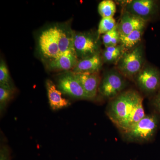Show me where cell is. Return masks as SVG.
<instances>
[{
    "label": "cell",
    "mask_w": 160,
    "mask_h": 160,
    "mask_svg": "<svg viewBox=\"0 0 160 160\" xmlns=\"http://www.w3.org/2000/svg\"><path fill=\"white\" fill-rule=\"evenodd\" d=\"M142 98L137 92L128 90L120 93L109 104L107 114L118 129L133 112Z\"/></svg>",
    "instance_id": "cell-1"
},
{
    "label": "cell",
    "mask_w": 160,
    "mask_h": 160,
    "mask_svg": "<svg viewBox=\"0 0 160 160\" xmlns=\"http://www.w3.org/2000/svg\"><path fill=\"white\" fill-rule=\"evenodd\" d=\"M159 123L156 115H146L131 129L123 132L124 138L130 142H148L154 137Z\"/></svg>",
    "instance_id": "cell-2"
},
{
    "label": "cell",
    "mask_w": 160,
    "mask_h": 160,
    "mask_svg": "<svg viewBox=\"0 0 160 160\" xmlns=\"http://www.w3.org/2000/svg\"><path fill=\"white\" fill-rule=\"evenodd\" d=\"M143 61L142 49L141 46H138L132 51L122 55L119 61L118 68L126 76H132L138 74L141 71Z\"/></svg>",
    "instance_id": "cell-3"
},
{
    "label": "cell",
    "mask_w": 160,
    "mask_h": 160,
    "mask_svg": "<svg viewBox=\"0 0 160 160\" xmlns=\"http://www.w3.org/2000/svg\"><path fill=\"white\" fill-rule=\"evenodd\" d=\"M58 35L57 26L50 27L42 32L39 39V46L44 57L52 60L60 55Z\"/></svg>",
    "instance_id": "cell-4"
},
{
    "label": "cell",
    "mask_w": 160,
    "mask_h": 160,
    "mask_svg": "<svg viewBox=\"0 0 160 160\" xmlns=\"http://www.w3.org/2000/svg\"><path fill=\"white\" fill-rule=\"evenodd\" d=\"M74 46L78 58L80 60L99 53L98 40L90 33L75 32Z\"/></svg>",
    "instance_id": "cell-5"
},
{
    "label": "cell",
    "mask_w": 160,
    "mask_h": 160,
    "mask_svg": "<svg viewBox=\"0 0 160 160\" xmlns=\"http://www.w3.org/2000/svg\"><path fill=\"white\" fill-rule=\"evenodd\" d=\"M126 85L125 79L118 72H109L100 82L98 91L104 98L113 99L121 93Z\"/></svg>",
    "instance_id": "cell-6"
},
{
    "label": "cell",
    "mask_w": 160,
    "mask_h": 160,
    "mask_svg": "<svg viewBox=\"0 0 160 160\" xmlns=\"http://www.w3.org/2000/svg\"><path fill=\"white\" fill-rule=\"evenodd\" d=\"M58 87L64 94L77 99H88V97L79 81L72 72L59 77Z\"/></svg>",
    "instance_id": "cell-7"
},
{
    "label": "cell",
    "mask_w": 160,
    "mask_h": 160,
    "mask_svg": "<svg viewBox=\"0 0 160 160\" xmlns=\"http://www.w3.org/2000/svg\"><path fill=\"white\" fill-rule=\"evenodd\" d=\"M136 81L141 90L154 93L160 89V72L156 68L148 66L138 73Z\"/></svg>",
    "instance_id": "cell-8"
},
{
    "label": "cell",
    "mask_w": 160,
    "mask_h": 160,
    "mask_svg": "<svg viewBox=\"0 0 160 160\" xmlns=\"http://www.w3.org/2000/svg\"><path fill=\"white\" fill-rule=\"evenodd\" d=\"M158 2L153 0H133L125 6V11L146 22L154 16L158 10Z\"/></svg>",
    "instance_id": "cell-9"
},
{
    "label": "cell",
    "mask_w": 160,
    "mask_h": 160,
    "mask_svg": "<svg viewBox=\"0 0 160 160\" xmlns=\"http://www.w3.org/2000/svg\"><path fill=\"white\" fill-rule=\"evenodd\" d=\"M73 73L82 86L88 99L94 98L97 94L101 82L98 72Z\"/></svg>",
    "instance_id": "cell-10"
},
{
    "label": "cell",
    "mask_w": 160,
    "mask_h": 160,
    "mask_svg": "<svg viewBox=\"0 0 160 160\" xmlns=\"http://www.w3.org/2000/svg\"><path fill=\"white\" fill-rule=\"evenodd\" d=\"M146 21L125 11L123 12L118 30L120 35L126 36L137 29L145 28Z\"/></svg>",
    "instance_id": "cell-11"
},
{
    "label": "cell",
    "mask_w": 160,
    "mask_h": 160,
    "mask_svg": "<svg viewBox=\"0 0 160 160\" xmlns=\"http://www.w3.org/2000/svg\"><path fill=\"white\" fill-rule=\"evenodd\" d=\"M46 86L49 106L54 111L66 108L70 105L68 100L62 97V92L57 89L55 84L51 80L46 81Z\"/></svg>",
    "instance_id": "cell-12"
},
{
    "label": "cell",
    "mask_w": 160,
    "mask_h": 160,
    "mask_svg": "<svg viewBox=\"0 0 160 160\" xmlns=\"http://www.w3.org/2000/svg\"><path fill=\"white\" fill-rule=\"evenodd\" d=\"M75 51H69L60 55L49 64V67L55 70H67L73 69L79 61Z\"/></svg>",
    "instance_id": "cell-13"
},
{
    "label": "cell",
    "mask_w": 160,
    "mask_h": 160,
    "mask_svg": "<svg viewBox=\"0 0 160 160\" xmlns=\"http://www.w3.org/2000/svg\"><path fill=\"white\" fill-rule=\"evenodd\" d=\"M102 65V57L98 53L89 58L79 60L76 66L72 72L74 73L98 72Z\"/></svg>",
    "instance_id": "cell-14"
},
{
    "label": "cell",
    "mask_w": 160,
    "mask_h": 160,
    "mask_svg": "<svg viewBox=\"0 0 160 160\" xmlns=\"http://www.w3.org/2000/svg\"><path fill=\"white\" fill-rule=\"evenodd\" d=\"M59 47L60 54L69 51H75L74 37L75 32L69 27H58Z\"/></svg>",
    "instance_id": "cell-15"
},
{
    "label": "cell",
    "mask_w": 160,
    "mask_h": 160,
    "mask_svg": "<svg viewBox=\"0 0 160 160\" xmlns=\"http://www.w3.org/2000/svg\"><path fill=\"white\" fill-rule=\"evenodd\" d=\"M146 116L143 106V101H141L127 120L120 127L119 130L123 132L131 129Z\"/></svg>",
    "instance_id": "cell-16"
},
{
    "label": "cell",
    "mask_w": 160,
    "mask_h": 160,
    "mask_svg": "<svg viewBox=\"0 0 160 160\" xmlns=\"http://www.w3.org/2000/svg\"><path fill=\"white\" fill-rule=\"evenodd\" d=\"M144 29H137L126 36L120 35V42L122 46L127 49L134 47L141 41Z\"/></svg>",
    "instance_id": "cell-17"
},
{
    "label": "cell",
    "mask_w": 160,
    "mask_h": 160,
    "mask_svg": "<svg viewBox=\"0 0 160 160\" xmlns=\"http://www.w3.org/2000/svg\"><path fill=\"white\" fill-rule=\"evenodd\" d=\"M16 91L15 88L0 85V112L4 113L8 103L12 99Z\"/></svg>",
    "instance_id": "cell-18"
},
{
    "label": "cell",
    "mask_w": 160,
    "mask_h": 160,
    "mask_svg": "<svg viewBox=\"0 0 160 160\" xmlns=\"http://www.w3.org/2000/svg\"><path fill=\"white\" fill-rule=\"evenodd\" d=\"M124 47L122 46H109L106 47L103 52V58L106 62L112 63L115 62L120 56L123 54V49Z\"/></svg>",
    "instance_id": "cell-19"
},
{
    "label": "cell",
    "mask_w": 160,
    "mask_h": 160,
    "mask_svg": "<svg viewBox=\"0 0 160 160\" xmlns=\"http://www.w3.org/2000/svg\"><path fill=\"white\" fill-rule=\"evenodd\" d=\"M98 10L102 18L113 17L116 11V6L113 1L104 0L99 4Z\"/></svg>",
    "instance_id": "cell-20"
},
{
    "label": "cell",
    "mask_w": 160,
    "mask_h": 160,
    "mask_svg": "<svg viewBox=\"0 0 160 160\" xmlns=\"http://www.w3.org/2000/svg\"><path fill=\"white\" fill-rule=\"evenodd\" d=\"M118 28L116 22L113 17L102 18L99 24L98 33L105 34Z\"/></svg>",
    "instance_id": "cell-21"
},
{
    "label": "cell",
    "mask_w": 160,
    "mask_h": 160,
    "mask_svg": "<svg viewBox=\"0 0 160 160\" xmlns=\"http://www.w3.org/2000/svg\"><path fill=\"white\" fill-rule=\"evenodd\" d=\"M102 41L106 48L109 46H117L120 42V34L118 28L103 35Z\"/></svg>",
    "instance_id": "cell-22"
},
{
    "label": "cell",
    "mask_w": 160,
    "mask_h": 160,
    "mask_svg": "<svg viewBox=\"0 0 160 160\" xmlns=\"http://www.w3.org/2000/svg\"><path fill=\"white\" fill-rule=\"evenodd\" d=\"M0 85L15 88L10 78L9 69L2 60L0 63Z\"/></svg>",
    "instance_id": "cell-23"
},
{
    "label": "cell",
    "mask_w": 160,
    "mask_h": 160,
    "mask_svg": "<svg viewBox=\"0 0 160 160\" xmlns=\"http://www.w3.org/2000/svg\"><path fill=\"white\" fill-rule=\"evenodd\" d=\"M0 160H11L10 149L7 145H3L1 146Z\"/></svg>",
    "instance_id": "cell-24"
},
{
    "label": "cell",
    "mask_w": 160,
    "mask_h": 160,
    "mask_svg": "<svg viewBox=\"0 0 160 160\" xmlns=\"http://www.w3.org/2000/svg\"><path fill=\"white\" fill-rule=\"evenodd\" d=\"M153 104L155 107L158 109V111L160 112V89L158 92V94L155 98Z\"/></svg>",
    "instance_id": "cell-25"
}]
</instances>
